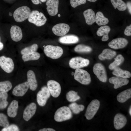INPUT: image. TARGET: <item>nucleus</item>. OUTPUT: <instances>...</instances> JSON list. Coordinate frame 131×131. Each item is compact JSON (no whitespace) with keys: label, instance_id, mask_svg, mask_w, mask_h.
Segmentation results:
<instances>
[{"label":"nucleus","instance_id":"1","mask_svg":"<svg viewBox=\"0 0 131 131\" xmlns=\"http://www.w3.org/2000/svg\"><path fill=\"white\" fill-rule=\"evenodd\" d=\"M73 115L69 107L66 106L60 107L55 112L54 115V120L58 122H61L71 119Z\"/></svg>","mask_w":131,"mask_h":131},{"label":"nucleus","instance_id":"46","mask_svg":"<svg viewBox=\"0 0 131 131\" xmlns=\"http://www.w3.org/2000/svg\"><path fill=\"white\" fill-rule=\"evenodd\" d=\"M87 0L90 2H94L96 1H97V0Z\"/></svg>","mask_w":131,"mask_h":131},{"label":"nucleus","instance_id":"41","mask_svg":"<svg viewBox=\"0 0 131 131\" xmlns=\"http://www.w3.org/2000/svg\"><path fill=\"white\" fill-rule=\"evenodd\" d=\"M124 33L125 35L127 36H131V25L127 26L124 30Z\"/></svg>","mask_w":131,"mask_h":131},{"label":"nucleus","instance_id":"15","mask_svg":"<svg viewBox=\"0 0 131 131\" xmlns=\"http://www.w3.org/2000/svg\"><path fill=\"white\" fill-rule=\"evenodd\" d=\"M128 41L123 38H117L112 40L108 44L111 48L114 49H122L125 47L128 43Z\"/></svg>","mask_w":131,"mask_h":131},{"label":"nucleus","instance_id":"25","mask_svg":"<svg viewBox=\"0 0 131 131\" xmlns=\"http://www.w3.org/2000/svg\"><path fill=\"white\" fill-rule=\"evenodd\" d=\"M116 52L111 49H104L98 56V58L101 60L106 59H111L116 55Z\"/></svg>","mask_w":131,"mask_h":131},{"label":"nucleus","instance_id":"16","mask_svg":"<svg viewBox=\"0 0 131 131\" xmlns=\"http://www.w3.org/2000/svg\"><path fill=\"white\" fill-rule=\"evenodd\" d=\"M36 108V105L34 103H32L28 105L24 111L23 117L24 120L28 121L35 114Z\"/></svg>","mask_w":131,"mask_h":131},{"label":"nucleus","instance_id":"21","mask_svg":"<svg viewBox=\"0 0 131 131\" xmlns=\"http://www.w3.org/2000/svg\"><path fill=\"white\" fill-rule=\"evenodd\" d=\"M83 15L88 25H91L95 22L96 15L92 9H89L85 10L83 12Z\"/></svg>","mask_w":131,"mask_h":131},{"label":"nucleus","instance_id":"37","mask_svg":"<svg viewBox=\"0 0 131 131\" xmlns=\"http://www.w3.org/2000/svg\"><path fill=\"white\" fill-rule=\"evenodd\" d=\"M38 48V45L36 43L23 49L21 51L20 53L22 55L30 53L36 51Z\"/></svg>","mask_w":131,"mask_h":131},{"label":"nucleus","instance_id":"28","mask_svg":"<svg viewBox=\"0 0 131 131\" xmlns=\"http://www.w3.org/2000/svg\"><path fill=\"white\" fill-rule=\"evenodd\" d=\"M95 21L98 25L101 26L107 24L109 21L108 18L104 16L102 12L98 11L96 15Z\"/></svg>","mask_w":131,"mask_h":131},{"label":"nucleus","instance_id":"44","mask_svg":"<svg viewBox=\"0 0 131 131\" xmlns=\"http://www.w3.org/2000/svg\"><path fill=\"white\" fill-rule=\"evenodd\" d=\"M127 6L128 8L129 11L131 14V3L130 1H128L127 3Z\"/></svg>","mask_w":131,"mask_h":131},{"label":"nucleus","instance_id":"12","mask_svg":"<svg viewBox=\"0 0 131 131\" xmlns=\"http://www.w3.org/2000/svg\"><path fill=\"white\" fill-rule=\"evenodd\" d=\"M69 25L65 23H61L56 24L52 27L53 33L58 36H63L66 34L69 31Z\"/></svg>","mask_w":131,"mask_h":131},{"label":"nucleus","instance_id":"8","mask_svg":"<svg viewBox=\"0 0 131 131\" xmlns=\"http://www.w3.org/2000/svg\"><path fill=\"white\" fill-rule=\"evenodd\" d=\"M0 66L4 71L9 73L14 70V63L10 57L2 56L0 57Z\"/></svg>","mask_w":131,"mask_h":131},{"label":"nucleus","instance_id":"2","mask_svg":"<svg viewBox=\"0 0 131 131\" xmlns=\"http://www.w3.org/2000/svg\"><path fill=\"white\" fill-rule=\"evenodd\" d=\"M28 18L29 22L38 26L44 25L47 21V18L44 14L37 10L31 12Z\"/></svg>","mask_w":131,"mask_h":131},{"label":"nucleus","instance_id":"13","mask_svg":"<svg viewBox=\"0 0 131 131\" xmlns=\"http://www.w3.org/2000/svg\"><path fill=\"white\" fill-rule=\"evenodd\" d=\"M48 13L51 16L56 15L58 12L59 0H47L46 3Z\"/></svg>","mask_w":131,"mask_h":131},{"label":"nucleus","instance_id":"29","mask_svg":"<svg viewBox=\"0 0 131 131\" xmlns=\"http://www.w3.org/2000/svg\"><path fill=\"white\" fill-rule=\"evenodd\" d=\"M40 57V55L38 52H35L22 55V58L24 61L38 60Z\"/></svg>","mask_w":131,"mask_h":131},{"label":"nucleus","instance_id":"40","mask_svg":"<svg viewBox=\"0 0 131 131\" xmlns=\"http://www.w3.org/2000/svg\"><path fill=\"white\" fill-rule=\"evenodd\" d=\"M2 131H18L19 129L18 126L14 124H11L4 127L1 130Z\"/></svg>","mask_w":131,"mask_h":131},{"label":"nucleus","instance_id":"45","mask_svg":"<svg viewBox=\"0 0 131 131\" xmlns=\"http://www.w3.org/2000/svg\"><path fill=\"white\" fill-rule=\"evenodd\" d=\"M1 38L0 36V51L3 49L4 47L3 43L0 41Z\"/></svg>","mask_w":131,"mask_h":131},{"label":"nucleus","instance_id":"34","mask_svg":"<svg viewBox=\"0 0 131 131\" xmlns=\"http://www.w3.org/2000/svg\"><path fill=\"white\" fill-rule=\"evenodd\" d=\"M8 95L7 92L0 91V109L6 108L8 104L7 100Z\"/></svg>","mask_w":131,"mask_h":131},{"label":"nucleus","instance_id":"5","mask_svg":"<svg viewBox=\"0 0 131 131\" xmlns=\"http://www.w3.org/2000/svg\"><path fill=\"white\" fill-rule=\"evenodd\" d=\"M74 75V79L82 84L87 85L91 82L90 74L85 70L80 68L76 69Z\"/></svg>","mask_w":131,"mask_h":131},{"label":"nucleus","instance_id":"7","mask_svg":"<svg viewBox=\"0 0 131 131\" xmlns=\"http://www.w3.org/2000/svg\"><path fill=\"white\" fill-rule=\"evenodd\" d=\"M50 95L47 87L45 86L42 87L37 94V100L38 105L41 106H44L50 97Z\"/></svg>","mask_w":131,"mask_h":131},{"label":"nucleus","instance_id":"11","mask_svg":"<svg viewBox=\"0 0 131 131\" xmlns=\"http://www.w3.org/2000/svg\"><path fill=\"white\" fill-rule=\"evenodd\" d=\"M47 85L51 95L54 98L58 97L61 91V88L60 84L55 81L50 80L47 82Z\"/></svg>","mask_w":131,"mask_h":131},{"label":"nucleus","instance_id":"47","mask_svg":"<svg viewBox=\"0 0 131 131\" xmlns=\"http://www.w3.org/2000/svg\"><path fill=\"white\" fill-rule=\"evenodd\" d=\"M131 106H130V109H129V114H130V115L131 116Z\"/></svg>","mask_w":131,"mask_h":131},{"label":"nucleus","instance_id":"26","mask_svg":"<svg viewBox=\"0 0 131 131\" xmlns=\"http://www.w3.org/2000/svg\"><path fill=\"white\" fill-rule=\"evenodd\" d=\"M131 97V89H129L123 91L117 96V99L119 102L123 103L125 102Z\"/></svg>","mask_w":131,"mask_h":131},{"label":"nucleus","instance_id":"31","mask_svg":"<svg viewBox=\"0 0 131 131\" xmlns=\"http://www.w3.org/2000/svg\"><path fill=\"white\" fill-rule=\"evenodd\" d=\"M69 107L74 114H79L80 112L82 111L84 109V106L82 104L78 105L75 102L70 104Z\"/></svg>","mask_w":131,"mask_h":131},{"label":"nucleus","instance_id":"4","mask_svg":"<svg viewBox=\"0 0 131 131\" xmlns=\"http://www.w3.org/2000/svg\"><path fill=\"white\" fill-rule=\"evenodd\" d=\"M31 12L30 9L27 6L19 7L14 11V18L17 22H22L28 18Z\"/></svg>","mask_w":131,"mask_h":131},{"label":"nucleus","instance_id":"19","mask_svg":"<svg viewBox=\"0 0 131 131\" xmlns=\"http://www.w3.org/2000/svg\"><path fill=\"white\" fill-rule=\"evenodd\" d=\"M109 82L110 83L114 84V89H117L127 85L129 81L127 79L116 76L110 78L109 79Z\"/></svg>","mask_w":131,"mask_h":131},{"label":"nucleus","instance_id":"35","mask_svg":"<svg viewBox=\"0 0 131 131\" xmlns=\"http://www.w3.org/2000/svg\"><path fill=\"white\" fill-rule=\"evenodd\" d=\"M74 50L78 53H89L92 51V49L89 46L81 44L77 45L75 47Z\"/></svg>","mask_w":131,"mask_h":131},{"label":"nucleus","instance_id":"43","mask_svg":"<svg viewBox=\"0 0 131 131\" xmlns=\"http://www.w3.org/2000/svg\"><path fill=\"white\" fill-rule=\"evenodd\" d=\"M39 131H55L56 130L52 128H44L40 130Z\"/></svg>","mask_w":131,"mask_h":131},{"label":"nucleus","instance_id":"3","mask_svg":"<svg viewBox=\"0 0 131 131\" xmlns=\"http://www.w3.org/2000/svg\"><path fill=\"white\" fill-rule=\"evenodd\" d=\"M43 50L47 56L53 59L59 58L63 53V50L61 47L51 45L46 46Z\"/></svg>","mask_w":131,"mask_h":131},{"label":"nucleus","instance_id":"10","mask_svg":"<svg viewBox=\"0 0 131 131\" xmlns=\"http://www.w3.org/2000/svg\"><path fill=\"white\" fill-rule=\"evenodd\" d=\"M93 72L100 81L105 82L107 81L106 71L104 66L101 63L95 64L93 67Z\"/></svg>","mask_w":131,"mask_h":131},{"label":"nucleus","instance_id":"18","mask_svg":"<svg viewBox=\"0 0 131 131\" xmlns=\"http://www.w3.org/2000/svg\"><path fill=\"white\" fill-rule=\"evenodd\" d=\"M10 35L12 40L14 41L18 42L20 41L23 37L22 30L19 26L15 25L10 28Z\"/></svg>","mask_w":131,"mask_h":131},{"label":"nucleus","instance_id":"24","mask_svg":"<svg viewBox=\"0 0 131 131\" xmlns=\"http://www.w3.org/2000/svg\"><path fill=\"white\" fill-rule=\"evenodd\" d=\"M18 108V102L16 100H13L8 106L7 113L8 116L10 117H14L17 114Z\"/></svg>","mask_w":131,"mask_h":131},{"label":"nucleus","instance_id":"22","mask_svg":"<svg viewBox=\"0 0 131 131\" xmlns=\"http://www.w3.org/2000/svg\"><path fill=\"white\" fill-rule=\"evenodd\" d=\"M110 30V28L109 26L102 25L98 28L97 32V34L99 36H103L102 40L103 41H106L109 39L108 34Z\"/></svg>","mask_w":131,"mask_h":131},{"label":"nucleus","instance_id":"30","mask_svg":"<svg viewBox=\"0 0 131 131\" xmlns=\"http://www.w3.org/2000/svg\"><path fill=\"white\" fill-rule=\"evenodd\" d=\"M110 1L114 8H116L119 11H125L127 8L126 4L122 0H110Z\"/></svg>","mask_w":131,"mask_h":131},{"label":"nucleus","instance_id":"17","mask_svg":"<svg viewBox=\"0 0 131 131\" xmlns=\"http://www.w3.org/2000/svg\"><path fill=\"white\" fill-rule=\"evenodd\" d=\"M127 122V119L125 116L121 114L117 113L114 117V127L117 130L121 129L125 126Z\"/></svg>","mask_w":131,"mask_h":131},{"label":"nucleus","instance_id":"9","mask_svg":"<svg viewBox=\"0 0 131 131\" xmlns=\"http://www.w3.org/2000/svg\"><path fill=\"white\" fill-rule=\"evenodd\" d=\"M89 60L82 57H73L69 60V65L71 68L74 69L80 68L89 65Z\"/></svg>","mask_w":131,"mask_h":131},{"label":"nucleus","instance_id":"39","mask_svg":"<svg viewBox=\"0 0 131 131\" xmlns=\"http://www.w3.org/2000/svg\"><path fill=\"white\" fill-rule=\"evenodd\" d=\"M86 2V0H70L71 6L74 8L82 4L85 3Z\"/></svg>","mask_w":131,"mask_h":131},{"label":"nucleus","instance_id":"36","mask_svg":"<svg viewBox=\"0 0 131 131\" xmlns=\"http://www.w3.org/2000/svg\"><path fill=\"white\" fill-rule=\"evenodd\" d=\"M12 87L11 82L9 81L0 82V91L7 92Z\"/></svg>","mask_w":131,"mask_h":131},{"label":"nucleus","instance_id":"32","mask_svg":"<svg viewBox=\"0 0 131 131\" xmlns=\"http://www.w3.org/2000/svg\"><path fill=\"white\" fill-rule=\"evenodd\" d=\"M124 60V58L122 55L121 54L118 55L115 58V61L109 65V68L111 70H114L121 64Z\"/></svg>","mask_w":131,"mask_h":131},{"label":"nucleus","instance_id":"27","mask_svg":"<svg viewBox=\"0 0 131 131\" xmlns=\"http://www.w3.org/2000/svg\"><path fill=\"white\" fill-rule=\"evenodd\" d=\"M112 74L116 76L127 79L131 77V74L128 71L123 70L118 67L114 69Z\"/></svg>","mask_w":131,"mask_h":131},{"label":"nucleus","instance_id":"23","mask_svg":"<svg viewBox=\"0 0 131 131\" xmlns=\"http://www.w3.org/2000/svg\"><path fill=\"white\" fill-rule=\"evenodd\" d=\"M79 40V38L77 36L72 34L63 36L60 37L59 39L60 42L65 44L76 43Z\"/></svg>","mask_w":131,"mask_h":131},{"label":"nucleus","instance_id":"48","mask_svg":"<svg viewBox=\"0 0 131 131\" xmlns=\"http://www.w3.org/2000/svg\"><path fill=\"white\" fill-rule=\"evenodd\" d=\"M9 15L10 16H12V14L11 12H9Z\"/></svg>","mask_w":131,"mask_h":131},{"label":"nucleus","instance_id":"38","mask_svg":"<svg viewBox=\"0 0 131 131\" xmlns=\"http://www.w3.org/2000/svg\"><path fill=\"white\" fill-rule=\"evenodd\" d=\"M9 124L7 116L2 113H0V126L4 127L8 126Z\"/></svg>","mask_w":131,"mask_h":131},{"label":"nucleus","instance_id":"6","mask_svg":"<svg viewBox=\"0 0 131 131\" xmlns=\"http://www.w3.org/2000/svg\"><path fill=\"white\" fill-rule=\"evenodd\" d=\"M100 102L97 99L92 100L87 106L85 116L88 120L92 119L95 115L100 106Z\"/></svg>","mask_w":131,"mask_h":131},{"label":"nucleus","instance_id":"33","mask_svg":"<svg viewBox=\"0 0 131 131\" xmlns=\"http://www.w3.org/2000/svg\"><path fill=\"white\" fill-rule=\"evenodd\" d=\"M66 98L67 100L70 102H74L80 98L77 92L73 90H70L67 93Z\"/></svg>","mask_w":131,"mask_h":131},{"label":"nucleus","instance_id":"42","mask_svg":"<svg viewBox=\"0 0 131 131\" xmlns=\"http://www.w3.org/2000/svg\"><path fill=\"white\" fill-rule=\"evenodd\" d=\"M47 0H31L32 3L35 5H37L41 2H44L47 1Z\"/></svg>","mask_w":131,"mask_h":131},{"label":"nucleus","instance_id":"20","mask_svg":"<svg viewBox=\"0 0 131 131\" xmlns=\"http://www.w3.org/2000/svg\"><path fill=\"white\" fill-rule=\"evenodd\" d=\"M27 75V82L30 89L32 91L35 90L37 87L38 84L35 73L33 71L29 70Z\"/></svg>","mask_w":131,"mask_h":131},{"label":"nucleus","instance_id":"14","mask_svg":"<svg viewBox=\"0 0 131 131\" xmlns=\"http://www.w3.org/2000/svg\"><path fill=\"white\" fill-rule=\"evenodd\" d=\"M29 88L28 82H25L16 86L13 90L12 94L16 96H22L25 94Z\"/></svg>","mask_w":131,"mask_h":131}]
</instances>
